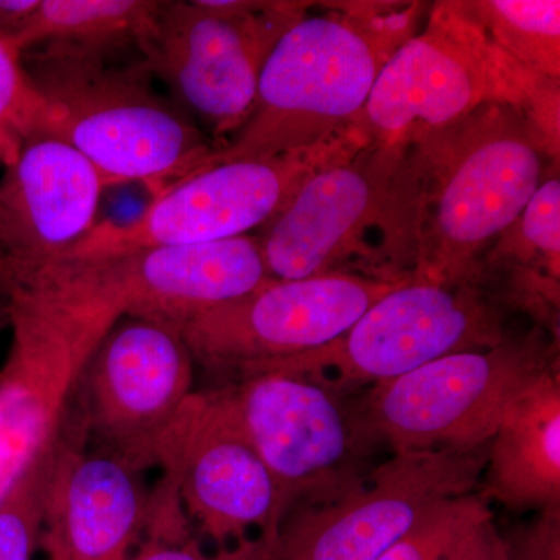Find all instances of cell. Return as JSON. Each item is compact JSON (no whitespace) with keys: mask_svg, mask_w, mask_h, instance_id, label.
<instances>
[{"mask_svg":"<svg viewBox=\"0 0 560 560\" xmlns=\"http://www.w3.org/2000/svg\"><path fill=\"white\" fill-rule=\"evenodd\" d=\"M550 158L525 110L488 105L401 149L383 254L400 279L471 282L481 257L518 219Z\"/></svg>","mask_w":560,"mask_h":560,"instance_id":"1","label":"cell"},{"mask_svg":"<svg viewBox=\"0 0 560 560\" xmlns=\"http://www.w3.org/2000/svg\"><path fill=\"white\" fill-rule=\"evenodd\" d=\"M323 5L276 43L249 119L202 168L307 149L352 128L383 66L418 33L430 9L423 2Z\"/></svg>","mask_w":560,"mask_h":560,"instance_id":"2","label":"cell"},{"mask_svg":"<svg viewBox=\"0 0 560 560\" xmlns=\"http://www.w3.org/2000/svg\"><path fill=\"white\" fill-rule=\"evenodd\" d=\"M2 294L11 340L0 366V504L57 447L91 357L128 316L90 261H55Z\"/></svg>","mask_w":560,"mask_h":560,"instance_id":"3","label":"cell"},{"mask_svg":"<svg viewBox=\"0 0 560 560\" xmlns=\"http://www.w3.org/2000/svg\"><path fill=\"white\" fill-rule=\"evenodd\" d=\"M114 51L46 46L27 70L47 106L44 135L69 143L108 186L140 183L153 197L217 151L183 108L153 86L147 62Z\"/></svg>","mask_w":560,"mask_h":560,"instance_id":"4","label":"cell"},{"mask_svg":"<svg viewBox=\"0 0 560 560\" xmlns=\"http://www.w3.org/2000/svg\"><path fill=\"white\" fill-rule=\"evenodd\" d=\"M559 81L500 50L459 0L436 2L425 27L383 66L357 125L371 145L404 149L488 105L525 110L544 145L559 143Z\"/></svg>","mask_w":560,"mask_h":560,"instance_id":"5","label":"cell"},{"mask_svg":"<svg viewBox=\"0 0 560 560\" xmlns=\"http://www.w3.org/2000/svg\"><path fill=\"white\" fill-rule=\"evenodd\" d=\"M558 350L534 326L495 348L452 353L364 389L353 405L368 436L393 455L480 451L512 401L559 366Z\"/></svg>","mask_w":560,"mask_h":560,"instance_id":"6","label":"cell"},{"mask_svg":"<svg viewBox=\"0 0 560 560\" xmlns=\"http://www.w3.org/2000/svg\"><path fill=\"white\" fill-rule=\"evenodd\" d=\"M508 312L480 287L408 280L371 305L337 340L257 364L237 378L279 372L350 396L452 353L495 348L512 334Z\"/></svg>","mask_w":560,"mask_h":560,"instance_id":"7","label":"cell"},{"mask_svg":"<svg viewBox=\"0 0 560 560\" xmlns=\"http://www.w3.org/2000/svg\"><path fill=\"white\" fill-rule=\"evenodd\" d=\"M363 145L366 136L353 125L307 149L209 165L153 197L135 220L97 221L60 260L102 259L249 235L261 230L313 173Z\"/></svg>","mask_w":560,"mask_h":560,"instance_id":"8","label":"cell"},{"mask_svg":"<svg viewBox=\"0 0 560 560\" xmlns=\"http://www.w3.org/2000/svg\"><path fill=\"white\" fill-rule=\"evenodd\" d=\"M308 2L191 0L162 2L140 49L223 149L249 119L261 69L276 43L311 10Z\"/></svg>","mask_w":560,"mask_h":560,"instance_id":"9","label":"cell"},{"mask_svg":"<svg viewBox=\"0 0 560 560\" xmlns=\"http://www.w3.org/2000/svg\"><path fill=\"white\" fill-rule=\"evenodd\" d=\"M238 430L278 485L287 517L353 488L378 447L349 396L318 383L259 372L219 388Z\"/></svg>","mask_w":560,"mask_h":560,"instance_id":"10","label":"cell"},{"mask_svg":"<svg viewBox=\"0 0 560 560\" xmlns=\"http://www.w3.org/2000/svg\"><path fill=\"white\" fill-rule=\"evenodd\" d=\"M400 156L401 149L368 143L313 173L257 235L268 276L301 280L349 272L404 282L368 241L377 232L383 256Z\"/></svg>","mask_w":560,"mask_h":560,"instance_id":"11","label":"cell"},{"mask_svg":"<svg viewBox=\"0 0 560 560\" xmlns=\"http://www.w3.org/2000/svg\"><path fill=\"white\" fill-rule=\"evenodd\" d=\"M190 521L217 550L278 540L287 510L278 485L232 419L219 388L194 393L149 453Z\"/></svg>","mask_w":560,"mask_h":560,"instance_id":"12","label":"cell"},{"mask_svg":"<svg viewBox=\"0 0 560 560\" xmlns=\"http://www.w3.org/2000/svg\"><path fill=\"white\" fill-rule=\"evenodd\" d=\"M486 458L488 447L390 455L337 499L291 512L268 560H377L431 508L480 490Z\"/></svg>","mask_w":560,"mask_h":560,"instance_id":"13","label":"cell"},{"mask_svg":"<svg viewBox=\"0 0 560 560\" xmlns=\"http://www.w3.org/2000/svg\"><path fill=\"white\" fill-rule=\"evenodd\" d=\"M368 276L270 280L238 300L200 313L180 327L195 363L221 374L323 348L401 283Z\"/></svg>","mask_w":560,"mask_h":560,"instance_id":"14","label":"cell"},{"mask_svg":"<svg viewBox=\"0 0 560 560\" xmlns=\"http://www.w3.org/2000/svg\"><path fill=\"white\" fill-rule=\"evenodd\" d=\"M194 366L178 327L125 316L81 375V427L102 442L103 451L140 471L149 469L154 441L195 393Z\"/></svg>","mask_w":560,"mask_h":560,"instance_id":"15","label":"cell"},{"mask_svg":"<svg viewBox=\"0 0 560 560\" xmlns=\"http://www.w3.org/2000/svg\"><path fill=\"white\" fill-rule=\"evenodd\" d=\"M106 187L69 143L27 140L0 183V293L69 253L97 224Z\"/></svg>","mask_w":560,"mask_h":560,"instance_id":"16","label":"cell"},{"mask_svg":"<svg viewBox=\"0 0 560 560\" xmlns=\"http://www.w3.org/2000/svg\"><path fill=\"white\" fill-rule=\"evenodd\" d=\"M86 431L62 434L51 459L44 533L69 560H128L145 530L149 500L139 469L116 453H90Z\"/></svg>","mask_w":560,"mask_h":560,"instance_id":"17","label":"cell"},{"mask_svg":"<svg viewBox=\"0 0 560 560\" xmlns=\"http://www.w3.org/2000/svg\"><path fill=\"white\" fill-rule=\"evenodd\" d=\"M94 260H101L119 285L128 316L162 320L178 329L200 313L246 296L271 280L257 235Z\"/></svg>","mask_w":560,"mask_h":560,"instance_id":"18","label":"cell"},{"mask_svg":"<svg viewBox=\"0 0 560 560\" xmlns=\"http://www.w3.org/2000/svg\"><path fill=\"white\" fill-rule=\"evenodd\" d=\"M471 283L559 341V171L548 172L518 219L481 257Z\"/></svg>","mask_w":560,"mask_h":560,"instance_id":"19","label":"cell"},{"mask_svg":"<svg viewBox=\"0 0 560 560\" xmlns=\"http://www.w3.org/2000/svg\"><path fill=\"white\" fill-rule=\"evenodd\" d=\"M480 493L511 511L560 508V371L517 397L488 445Z\"/></svg>","mask_w":560,"mask_h":560,"instance_id":"20","label":"cell"},{"mask_svg":"<svg viewBox=\"0 0 560 560\" xmlns=\"http://www.w3.org/2000/svg\"><path fill=\"white\" fill-rule=\"evenodd\" d=\"M161 7L156 0H39L35 13L7 40L20 55L46 46L140 50L153 35Z\"/></svg>","mask_w":560,"mask_h":560,"instance_id":"21","label":"cell"},{"mask_svg":"<svg viewBox=\"0 0 560 560\" xmlns=\"http://www.w3.org/2000/svg\"><path fill=\"white\" fill-rule=\"evenodd\" d=\"M508 57L541 79H560L559 0H459Z\"/></svg>","mask_w":560,"mask_h":560,"instance_id":"22","label":"cell"},{"mask_svg":"<svg viewBox=\"0 0 560 560\" xmlns=\"http://www.w3.org/2000/svg\"><path fill=\"white\" fill-rule=\"evenodd\" d=\"M47 106L21 62V55L0 33V164L16 161L24 143L43 136Z\"/></svg>","mask_w":560,"mask_h":560,"instance_id":"23","label":"cell"},{"mask_svg":"<svg viewBox=\"0 0 560 560\" xmlns=\"http://www.w3.org/2000/svg\"><path fill=\"white\" fill-rule=\"evenodd\" d=\"M489 515V501L480 490L442 501L377 560H442L464 530Z\"/></svg>","mask_w":560,"mask_h":560,"instance_id":"24","label":"cell"},{"mask_svg":"<svg viewBox=\"0 0 560 560\" xmlns=\"http://www.w3.org/2000/svg\"><path fill=\"white\" fill-rule=\"evenodd\" d=\"M55 451L57 447L0 504V560L35 558L46 526L47 482Z\"/></svg>","mask_w":560,"mask_h":560,"instance_id":"25","label":"cell"},{"mask_svg":"<svg viewBox=\"0 0 560 560\" xmlns=\"http://www.w3.org/2000/svg\"><path fill=\"white\" fill-rule=\"evenodd\" d=\"M275 540L257 539L237 547L205 551L200 539L190 537L184 541L150 539L140 545L139 550L128 560H268L275 550Z\"/></svg>","mask_w":560,"mask_h":560,"instance_id":"26","label":"cell"},{"mask_svg":"<svg viewBox=\"0 0 560 560\" xmlns=\"http://www.w3.org/2000/svg\"><path fill=\"white\" fill-rule=\"evenodd\" d=\"M442 560H511L510 545L489 515L464 530Z\"/></svg>","mask_w":560,"mask_h":560,"instance_id":"27","label":"cell"},{"mask_svg":"<svg viewBox=\"0 0 560 560\" xmlns=\"http://www.w3.org/2000/svg\"><path fill=\"white\" fill-rule=\"evenodd\" d=\"M39 0H0V33L14 35L38 9Z\"/></svg>","mask_w":560,"mask_h":560,"instance_id":"28","label":"cell"},{"mask_svg":"<svg viewBox=\"0 0 560 560\" xmlns=\"http://www.w3.org/2000/svg\"><path fill=\"white\" fill-rule=\"evenodd\" d=\"M40 547L47 552V560H69L66 551L62 550L57 539L49 536V534L43 533V539H40Z\"/></svg>","mask_w":560,"mask_h":560,"instance_id":"29","label":"cell"}]
</instances>
